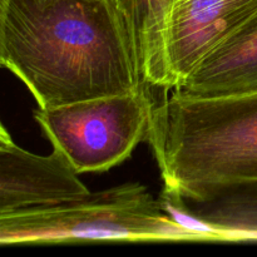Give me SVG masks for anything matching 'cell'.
<instances>
[{"instance_id":"5","label":"cell","mask_w":257,"mask_h":257,"mask_svg":"<svg viewBox=\"0 0 257 257\" xmlns=\"http://www.w3.org/2000/svg\"><path fill=\"white\" fill-rule=\"evenodd\" d=\"M73 166L53 150L39 156L19 147L0 125V213L79 200L90 193Z\"/></svg>"},{"instance_id":"4","label":"cell","mask_w":257,"mask_h":257,"mask_svg":"<svg viewBox=\"0 0 257 257\" xmlns=\"http://www.w3.org/2000/svg\"><path fill=\"white\" fill-rule=\"evenodd\" d=\"M153 107L142 87L127 94L38 107L33 117L53 150L80 175L105 172L128 160L147 140Z\"/></svg>"},{"instance_id":"8","label":"cell","mask_w":257,"mask_h":257,"mask_svg":"<svg viewBox=\"0 0 257 257\" xmlns=\"http://www.w3.org/2000/svg\"><path fill=\"white\" fill-rule=\"evenodd\" d=\"M130 38L138 78L145 88L173 89L167 37L176 0H112Z\"/></svg>"},{"instance_id":"9","label":"cell","mask_w":257,"mask_h":257,"mask_svg":"<svg viewBox=\"0 0 257 257\" xmlns=\"http://www.w3.org/2000/svg\"><path fill=\"white\" fill-rule=\"evenodd\" d=\"M228 2L237 5L240 9H242L250 17L257 14V0H228Z\"/></svg>"},{"instance_id":"3","label":"cell","mask_w":257,"mask_h":257,"mask_svg":"<svg viewBox=\"0 0 257 257\" xmlns=\"http://www.w3.org/2000/svg\"><path fill=\"white\" fill-rule=\"evenodd\" d=\"M87 241L198 242L145 185L130 182L79 200L0 213V245Z\"/></svg>"},{"instance_id":"2","label":"cell","mask_w":257,"mask_h":257,"mask_svg":"<svg viewBox=\"0 0 257 257\" xmlns=\"http://www.w3.org/2000/svg\"><path fill=\"white\" fill-rule=\"evenodd\" d=\"M146 141L165 188L188 200L257 180V92L195 97L172 89L155 103Z\"/></svg>"},{"instance_id":"6","label":"cell","mask_w":257,"mask_h":257,"mask_svg":"<svg viewBox=\"0 0 257 257\" xmlns=\"http://www.w3.org/2000/svg\"><path fill=\"white\" fill-rule=\"evenodd\" d=\"M158 198L198 242L257 241V180L218 186L196 200L163 187Z\"/></svg>"},{"instance_id":"1","label":"cell","mask_w":257,"mask_h":257,"mask_svg":"<svg viewBox=\"0 0 257 257\" xmlns=\"http://www.w3.org/2000/svg\"><path fill=\"white\" fill-rule=\"evenodd\" d=\"M0 63L39 108L143 87L112 0H0Z\"/></svg>"},{"instance_id":"7","label":"cell","mask_w":257,"mask_h":257,"mask_svg":"<svg viewBox=\"0 0 257 257\" xmlns=\"http://www.w3.org/2000/svg\"><path fill=\"white\" fill-rule=\"evenodd\" d=\"M175 89L195 97L257 92V14L213 48Z\"/></svg>"}]
</instances>
